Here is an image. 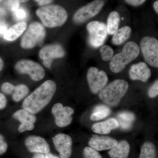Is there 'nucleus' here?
Instances as JSON below:
<instances>
[{
	"instance_id": "35",
	"label": "nucleus",
	"mask_w": 158,
	"mask_h": 158,
	"mask_svg": "<svg viewBox=\"0 0 158 158\" xmlns=\"http://www.w3.org/2000/svg\"><path fill=\"white\" fill-rule=\"evenodd\" d=\"M126 2L133 6H141L145 2L146 0H125Z\"/></svg>"
},
{
	"instance_id": "42",
	"label": "nucleus",
	"mask_w": 158,
	"mask_h": 158,
	"mask_svg": "<svg viewBox=\"0 0 158 158\" xmlns=\"http://www.w3.org/2000/svg\"><path fill=\"white\" fill-rule=\"evenodd\" d=\"M6 14V11L2 8H0V16H5Z\"/></svg>"
},
{
	"instance_id": "9",
	"label": "nucleus",
	"mask_w": 158,
	"mask_h": 158,
	"mask_svg": "<svg viewBox=\"0 0 158 158\" xmlns=\"http://www.w3.org/2000/svg\"><path fill=\"white\" fill-rule=\"evenodd\" d=\"M15 68L19 73L28 74L34 81H40L45 76V71L42 66L31 60H20L16 63Z\"/></svg>"
},
{
	"instance_id": "29",
	"label": "nucleus",
	"mask_w": 158,
	"mask_h": 158,
	"mask_svg": "<svg viewBox=\"0 0 158 158\" xmlns=\"http://www.w3.org/2000/svg\"><path fill=\"white\" fill-rule=\"evenodd\" d=\"M14 18L17 20H23L28 16V13L25 9L19 7L16 11L13 12Z\"/></svg>"
},
{
	"instance_id": "15",
	"label": "nucleus",
	"mask_w": 158,
	"mask_h": 158,
	"mask_svg": "<svg viewBox=\"0 0 158 158\" xmlns=\"http://www.w3.org/2000/svg\"><path fill=\"white\" fill-rule=\"evenodd\" d=\"M25 145L31 152L46 154L50 152L48 143L44 138L39 136H29L26 139Z\"/></svg>"
},
{
	"instance_id": "17",
	"label": "nucleus",
	"mask_w": 158,
	"mask_h": 158,
	"mask_svg": "<svg viewBox=\"0 0 158 158\" xmlns=\"http://www.w3.org/2000/svg\"><path fill=\"white\" fill-rule=\"evenodd\" d=\"M119 127L118 122L115 118H110L106 121L94 123L92 129L94 133L101 135L110 134L113 130Z\"/></svg>"
},
{
	"instance_id": "43",
	"label": "nucleus",
	"mask_w": 158,
	"mask_h": 158,
	"mask_svg": "<svg viewBox=\"0 0 158 158\" xmlns=\"http://www.w3.org/2000/svg\"><path fill=\"white\" fill-rule=\"evenodd\" d=\"M3 67H4V62L2 59L0 58V71L3 69Z\"/></svg>"
},
{
	"instance_id": "36",
	"label": "nucleus",
	"mask_w": 158,
	"mask_h": 158,
	"mask_svg": "<svg viewBox=\"0 0 158 158\" xmlns=\"http://www.w3.org/2000/svg\"><path fill=\"white\" fill-rule=\"evenodd\" d=\"M8 30V26L4 21L0 20V36H3Z\"/></svg>"
},
{
	"instance_id": "28",
	"label": "nucleus",
	"mask_w": 158,
	"mask_h": 158,
	"mask_svg": "<svg viewBox=\"0 0 158 158\" xmlns=\"http://www.w3.org/2000/svg\"><path fill=\"white\" fill-rule=\"evenodd\" d=\"M85 158H103L99 153L91 147H85L83 151Z\"/></svg>"
},
{
	"instance_id": "13",
	"label": "nucleus",
	"mask_w": 158,
	"mask_h": 158,
	"mask_svg": "<svg viewBox=\"0 0 158 158\" xmlns=\"http://www.w3.org/2000/svg\"><path fill=\"white\" fill-rule=\"evenodd\" d=\"M53 142L61 158H69L71 156L72 139L64 134H59L52 138Z\"/></svg>"
},
{
	"instance_id": "34",
	"label": "nucleus",
	"mask_w": 158,
	"mask_h": 158,
	"mask_svg": "<svg viewBox=\"0 0 158 158\" xmlns=\"http://www.w3.org/2000/svg\"><path fill=\"white\" fill-rule=\"evenodd\" d=\"M8 145L4 140L2 136L0 135V155L3 154L6 152Z\"/></svg>"
},
{
	"instance_id": "12",
	"label": "nucleus",
	"mask_w": 158,
	"mask_h": 158,
	"mask_svg": "<svg viewBox=\"0 0 158 158\" xmlns=\"http://www.w3.org/2000/svg\"><path fill=\"white\" fill-rule=\"evenodd\" d=\"M52 112L55 116L56 124L59 127H65L71 123L73 120L72 115L74 113L72 108L63 107L62 104L58 103L54 105Z\"/></svg>"
},
{
	"instance_id": "6",
	"label": "nucleus",
	"mask_w": 158,
	"mask_h": 158,
	"mask_svg": "<svg viewBox=\"0 0 158 158\" xmlns=\"http://www.w3.org/2000/svg\"><path fill=\"white\" fill-rule=\"evenodd\" d=\"M88 43L91 47L98 48L104 43L108 35L106 25L102 22L94 21L87 25Z\"/></svg>"
},
{
	"instance_id": "30",
	"label": "nucleus",
	"mask_w": 158,
	"mask_h": 158,
	"mask_svg": "<svg viewBox=\"0 0 158 158\" xmlns=\"http://www.w3.org/2000/svg\"><path fill=\"white\" fill-rule=\"evenodd\" d=\"M158 81L156 80L152 86L150 88L148 91V95L150 98H154L158 96Z\"/></svg>"
},
{
	"instance_id": "10",
	"label": "nucleus",
	"mask_w": 158,
	"mask_h": 158,
	"mask_svg": "<svg viewBox=\"0 0 158 158\" xmlns=\"http://www.w3.org/2000/svg\"><path fill=\"white\" fill-rule=\"evenodd\" d=\"M87 78L90 90L94 94L100 92L106 85L108 81L106 73L94 67L88 69Z\"/></svg>"
},
{
	"instance_id": "21",
	"label": "nucleus",
	"mask_w": 158,
	"mask_h": 158,
	"mask_svg": "<svg viewBox=\"0 0 158 158\" xmlns=\"http://www.w3.org/2000/svg\"><path fill=\"white\" fill-rule=\"evenodd\" d=\"M131 32V29L129 26H124L118 29L112 37L113 44L116 46L121 45L129 38Z\"/></svg>"
},
{
	"instance_id": "32",
	"label": "nucleus",
	"mask_w": 158,
	"mask_h": 158,
	"mask_svg": "<svg viewBox=\"0 0 158 158\" xmlns=\"http://www.w3.org/2000/svg\"><path fill=\"white\" fill-rule=\"evenodd\" d=\"M15 88V86L14 85L8 82H6L2 85V90L5 93L10 94L14 91Z\"/></svg>"
},
{
	"instance_id": "39",
	"label": "nucleus",
	"mask_w": 158,
	"mask_h": 158,
	"mask_svg": "<svg viewBox=\"0 0 158 158\" xmlns=\"http://www.w3.org/2000/svg\"><path fill=\"white\" fill-rule=\"evenodd\" d=\"M33 158H46L45 154L37 153L34 156Z\"/></svg>"
},
{
	"instance_id": "3",
	"label": "nucleus",
	"mask_w": 158,
	"mask_h": 158,
	"mask_svg": "<svg viewBox=\"0 0 158 158\" xmlns=\"http://www.w3.org/2000/svg\"><path fill=\"white\" fill-rule=\"evenodd\" d=\"M140 53V48L134 41L127 43L121 52L113 56L110 60V68L115 73L122 71L128 64L135 59Z\"/></svg>"
},
{
	"instance_id": "44",
	"label": "nucleus",
	"mask_w": 158,
	"mask_h": 158,
	"mask_svg": "<svg viewBox=\"0 0 158 158\" xmlns=\"http://www.w3.org/2000/svg\"><path fill=\"white\" fill-rule=\"evenodd\" d=\"M15 1H17L18 2L20 3L25 2H27V1H28V0H15Z\"/></svg>"
},
{
	"instance_id": "11",
	"label": "nucleus",
	"mask_w": 158,
	"mask_h": 158,
	"mask_svg": "<svg viewBox=\"0 0 158 158\" xmlns=\"http://www.w3.org/2000/svg\"><path fill=\"white\" fill-rule=\"evenodd\" d=\"M65 55V50L59 44L46 46L39 52V57L43 61L44 65L48 68H51L54 59L62 58Z\"/></svg>"
},
{
	"instance_id": "2",
	"label": "nucleus",
	"mask_w": 158,
	"mask_h": 158,
	"mask_svg": "<svg viewBox=\"0 0 158 158\" xmlns=\"http://www.w3.org/2000/svg\"><path fill=\"white\" fill-rule=\"evenodd\" d=\"M36 14L44 25L50 28L60 27L65 23L68 18L67 11L58 5L44 6L37 9Z\"/></svg>"
},
{
	"instance_id": "7",
	"label": "nucleus",
	"mask_w": 158,
	"mask_h": 158,
	"mask_svg": "<svg viewBox=\"0 0 158 158\" xmlns=\"http://www.w3.org/2000/svg\"><path fill=\"white\" fill-rule=\"evenodd\" d=\"M140 48L144 60L152 67H158V40L156 38L145 36L141 39Z\"/></svg>"
},
{
	"instance_id": "37",
	"label": "nucleus",
	"mask_w": 158,
	"mask_h": 158,
	"mask_svg": "<svg viewBox=\"0 0 158 158\" xmlns=\"http://www.w3.org/2000/svg\"><path fill=\"white\" fill-rule=\"evenodd\" d=\"M7 100L6 97L2 94L0 93V110L4 109L6 106Z\"/></svg>"
},
{
	"instance_id": "33",
	"label": "nucleus",
	"mask_w": 158,
	"mask_h": 158,
	"mask_svg": "<svg viewBox=\"0 0 158 158\" xmlns=\"http://www.w3.org/2000/svg\"><path fill=\"white\" fill-rule=\"evenodd\" d=\"M34 123H22L20 125L18 130L20 132H23L27 131H32L34 129Z\"/></svg>"
},
{
	"instance_id": "22",
	"label": "nucleus",
	"mask_w": 158,
	"mask_h": 158,
	"mask_svg": "<svg viewBox=\"0 0 158 158\" xmlns=\"http://www.w3.org/2000/svg\"><path fill=\"white\" fill-rule=\"evenodd\" d=\"M120 22V15L117 11H112L110 13L106 25L108 34L112 35L115 34L118 29Z\"/></svg>"
},
{
	"instance_id": "23",
	"label": "nucleus",
	"mask_w": 158,
	"mask_h": 158,
	"mask_svg": "<svg viewBox=\"0 0 158 158\" xmlns=\"http://www.w3.org/2000/svg\"><path fill=\"white\" fill-rule=\"evenodd\" d=\"M111 113L110 108L105 105H98L94 108L93 113L90 115L92 121H97L107 117Z\"/></svg>"
},
{
	"instance_id": "25",
	"label": "nucleus",
	"mask_w": 158,
	"mask_h": 158,
	"mask_svg": "<svg viewBox=\"0 0 158 158\" xmlns=\"http://www.w3.org/2000/svg\"><path fill=\"white\" fill-rule=\"evenodd\" d=\"M13 117L22 123H34L36 121V116L24 109L16 111L13 114Z\"/></svg>"
},
{
	"instance_id": "5",
	"label": "nucleus",
	"mask_w": 158,
	"mask_h": 158,
	"mask_svg": "<svg viewBox=\"0 0 158 158\" xmlns=\"http://www.w3.org/2000/svg\"><path fill=\"white\" fill-rule=\"evenodd\" d=\"M46 35L44 27L40 23H31L22 38L21 46L23 48L31 49L42 42Z\"/></svg>"
},
{
	"instance_id": "41",
	"label": "nucleus",
	"mask_w": 158,
	"mask_h": 158,
	"mask_svg": "<svg viewBox=\"0 0 158 158\" xmlns=\"http://www.w3.org/2000/svg\"><path fill=\"white\" fill-rule=\"evenodd\" d=\"M153 6L154 9L155 10L157 14L158 13V1H156L154 3H153Z\"/></svg>"
},
{
	"instance_id": "24",
	"label": "nucleus",
	"mask_w": 158,
	"mask_h": 158,
	"mask_svg": "<svg viewBox=\"0 0 158 158\" xmlns=\"http://www.w3.org/2000/svg\"><path fill=\"white\" fill-rule=\"evenodd\" d=\"M139 158H156V151L154 144L146 141L141 147Z\"/></svg>"
},
{
	"instance_id": "4",
	"label": "nucleus",
	"mask_w": 158,
	"mask_h": 158,
	"mask_svg": "<svg viewBox=\"0 0 158 158\" xmlns=\"http://www.w3.org/2000/svg\"><path fill=\"white\" fill-rule=\"evenodd\" d=\"M128 88L127 81L117 79L106 85L100 92L99 97L105 103L111 106H115L119 103Z\"/></svg>"
},
{
	"instance_id": "38",
	"label": "nucleus",
	"mask_w": 158,
	"mask_h": 158,
	"mask_svg": "<svg viewBox=\"0 0 158 158\" xmlns=\"http://www.w3.org/2000/svg\"><path fill=\"white\" fill-rule=\"evenodd\" d=\"M35 1L40 6H44L48 5L52 2V0H35Z\"/></svg>"
},
{
	"instance_id": "18",
	"label": "nucleus",
	"mask_w": 158,
	"mask_h": 158,
	"mask_svg": "<svg viewBox=\"0 0 158 158\" xmlns=\"http://www.w3.org/2000/svg\"><path fill=\"white\" fill-rule=\"evenodd\" d=\"M130 151V146L126 141L118 143L115 147L108 152L110 158H128Z\"/></svg>"
},
{
	"instance_id": "40",
	"label": "nucleus",
	"mask_w": 158,
	"mask_h": 158,
	"mask_svg": "<svg viewBox=\"0 0 158 158\" xmlns=\"http://www.w3.org/2000/svg\"><path fill=\"white\" fill-rule=\"evenodd\" d=\"M45 156L46 158H60L49 152L45 154Z\"/></svg>"
},
{
	"instance_id": "31",
	"label": "nucleus",
	"mask_w": 158,
	"mask_h": 158,
	"mask_svg": "<svg viewBox=\"0 0 158 158\" xmlns=\"http://www.w3.org/2000/svg\"><path fill=\"white\" fill-rule=\"evenodd\" d=\"M6 4L8 9L13 12L20 7V3L15 0H8Z\"/></svg>"
},
{
	"instance_id": "1",
	"label": "nucleus",
	"mask_w": 158,
	"mask_h": 158,
	"mask_svg": "<svg viewBox=\"0 0 158 158\" xmlns=\"http://www.w3.org/2000/svg\"><path fill=\"white\" fill-rule=\"evenodd\" d=\"M56 90L55 82L46 81L24 100L23 108L32 114L39 113L50 102Z\"/></svg>"
},
{
	"instance_id": "45",
	"label": "nucleus",
	"mask_w": 158,
	"mask_h": 158,
	"mask_svg": "<svg viewBox=\"0 0 158 158\" xmlns=\"http://www.w3.org/2000/svg\"><path fill=\"white\" fill-rule=\"evenodd\" d=\"M2 1V0H0V2H1Z\"/></svg>"
},
{
	"instance_id": "20",
	"label": "nucleus",
	"mask_w": 158,
	"mask_h": 158,
	"mask_svg": "<svg viewBox=\"0 0 158 158\" xmlns=\"http://www.w3.org/2000/svg\"><path fill=\"white\" fill-rule=\"evenodd\" d=\"M117 117L116 119L118 122L119 127L123 130L131 129L133 122L135 120V116L134 113L126 111L118 113Z\"/></svg>"
},
{
	"instance_id": "19",
	"label": "nucleus",
	"mask_w": 158,
	"mask_h": 158,
	"mask_svg": "<svg viewBox=\"0 0 158 158\" xmlns=\"http://www.w3.org/2000/svg\"><path fill=\"white\" fill-rule=\"evenodd\" d=\"M27 28V23L24 22L17 23L6 31L3 35L4 39L8 41H14L23 33Z\"/></svg>"
},
{
	"instance_id": "14",
	"label": "nucleus",
	"mask_w": 158,
	"mask_h": 158,
	"mask_svg": "<svg viewBox=\"0 0 158 158\" xmlns=\"http://www.w3.org/2000/svg\"><path fill=\"white\" fill-rule=\"evenodd\" d=\"M118 141L114 138L107 136H99L94 135L88 142L90 147L97 151L112 149L118 144Z\"/></svg>"
},
{
	"instance_id": "8",
	"label": "nucleus",
	"mask_w": 158,
	"mask_h": 158,
	"mask_svg": "<svg viewBox=\"0 0 158 158\" xmlns=\"http://www.w3.org/2000/svg\"><path fill=\"white\" fill-rule=\"evenodd\" d=\"M104 6V2L103 0H94L88 3L76 12L73 15V21L77 24L86 22L98 14Z\"/></svg>"
},
{
	"instance_id": "26",
	"label": "nucleus",
	"mask_w": 158,
	"mask_h": 158,
	"mask_svg": "<svg viewBox=\"0 0 158 158\" xmlns=\"http://www.w3.org/2000/svg\"><path fill=\"white\" fill-rule=\"evenodd\" d=\"M29 92V89L27 86L23 85H20L15 86L13 94V100L15 102L20 101L25 97Z\"/></svg>"
},
{
	"instance_id": "16",
	"label": "nucleus",
	"mask_w": 158,
	"mask_h": 158,
	"mask_svg": "<svg viewBox=\"0 0 158 158\" xmlns=\"http://www.w3.org/2000/svg\"><path fill=\"white\" fill-rule=\"evenodd\" d=\"M130 78L134 81L147 82L151 76V71L147 64L144 62H138L132 65L129 72Z\"/></svg>"
},
{
	"instance_id": "27",
	"label": "nucleus",
	"mask_w": 158,
	"mask_h": 158,
	"mask_svg": "<svg viewBox=\"0 0 158 158\" xmlns=\"http://www.w3.org/2000/svg\"><path fill=\"white\" fill-rule=\"evenodd\" d=\"M102 59L104 61L111 60L114 56V51L113 49L109 45L102 46L100 49Z\"/></svg>"
}]
</instances>
